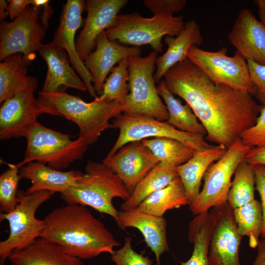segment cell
<instances>
[{
	"instance_id": "obj_1",
	"label": "cell",
	"mask_w": 265,
	"mask_h": 265,
	"mask_svg": "<svg viewBox=\"0 0 265 265\" xmlns=\"http://www.w3.org/2000/svg\"><path fill=\"white\" fill-rule=\"evenodd\" d=\"M163 77L169 90L186 102L203 125L207 141L227 149L257 122L262 106L252 95L213 83L187 58Z\"/></svg>"
},
{
	"instance_id": "obj_2",
	"label": "cell",
	"mask_w": 265,
	"mask_h": 265,
	"mask_svg": "<svg viewBox=\"0 0 265 265\" xmlns=\"http://www.w3.org/2000/svg\"><path fill=\"white\" fill-rule=\"evenodd\" d=\"M41 237L55 242L68 254L81 260L103 253L113 255L120 243L105 224L84 206L57 208L43 219Z\"/></svg>"
},
{
	"instance_id": "obj_3",
	"label": "cell",
	"mask_w": 265,
	"mask_h": 265,
	"mask_svg": "<svg viewBox=\"0 0 265 265\" xmlns=\"http://www.w3.org/2000/svg\"><path fill=\"white\" fill-rule=\"evenodd\" d=\"M85 170L73 185L60 193L61 198L67 204L89 206L115 220L119 211L113 206V199L125 201L130 193L114 171L103 162L90 160Z\"/></svg>"
},
{
	"instance_id": "obj_4",
	"label": "cell",
	"mask_w": 265,
	"mask_h": 265,
	"mask_svg": "<svg viewBox=\"0 0 265 265\" xmlns=\"http://www.w3.org/2000/svg\"><path fill=\"white\" fill-rule=\"evenodd\" d=\"M54 110L57 116L74 122L79 127V137L92 145L98 140L102 132L115 128L109 120L121 114V105L114 101H99L96 99L86 103L80 98L65 92L38 93Z\"/></svg>"
},
{
	"instance_id": "obj_5",
	"label": "cell",
	"mask_w": 265,
	"mask_h": 265,
	"mask_svg": "<svg viewBox=\"0 0 265 265\" xmlns=\"http://www.w3.org/2000/svg\"><path fill=\"white\" fill-rule=\"evenodd\" d=\"M185 24L182 15L160 14L145 18L133 12L119 14L114 25L105 33L111 41L128 46L148 45L158 53L163 51L162 37L177 36Z\"/></svg>"
},
{
	"instance_id": "obj_6",
	"label": "cell",
	"mask_w": 265,
	"mask_h": 265,
	"mask_svg": "<svg viewBox=\"0 0 265 265\" xmlns=\"http://www.w3.org/2000/svg\"><path fill=\"white\" fill-rule=\"evenodd\" d=\"M157 54L153 51L145 57L139 55L128 58L130 92L121 106L122 112L161 121L168 120V112L158 92L154 77Z\"/></svg>"
},
{
	"instance_id": "obj_7",
	"label": "cell",
	"mask_w": 265,
	"mask_h": 265,
	"mask_svg": "<svg viewBox=\"0 0 265 265\" xmlns=\"http://www.w3.org/2000/svg\"><path fill=\"white\" fill-rule=\"evenodd\" d=\"M26 148L21 167L37 161L61 171L84 156L88 144L78 137L75 140L69 134L44 127L38 122L27 132Z\"/></svg>"
},
{
	"instance_id": "obj_8",
	"label": "cell",
	"mask_w": 265,
	"mask_h": 265,
	"mask_svg": "<svg viewBox=\"0 0 265 265\" xmlns=\"http://www.w3.org/2000/svg\"><path fill=\"white\" fill-rule=\"evenodd\" d=\"M54 193L42 190L27 194L19 190L18 203L12 212H0V221L7 220L9 226L8 238L0 242V265H4L11 253L22 248L41 237L44 221L35 216L37 210Z\"/></svg>"
},
{
	"instance_id": "obj_9",
	"label": "cell",
	"mask_w": 265,
	"mask_h": 265,
	"mask_svg": "<svg viewBox=\"0 0 265 265\" xmlns=\"http://www.w3.org/2000/svg\"><path fill=\"white\" fill-rule=\"evenodd\" d=\"M112 123L115 128L119 129V133L108 156L113 155L130 142L141 141L150 137L176 139L195 151L205 150L213 146L208 143L204 136L181 131L167 121H161L149 117L124 113L114 118Z\"/></svg>"
},
{
	"instance_id": "obj_10",
	"label": "cell",
	"mask_w": 265,
	"mask_h": 265,
	"mask_svg": "<svg viewBox=\"0 0 265 265\" xmlns=\"http://www.w3.org/2000/svg\"><path fill=\"white\" fill-rule=\"evenodd\" d=\"M250 148L239 137L227 149L216 162L209 167L203 178V188L189 205V209L193 214L198 215L227 202L232 177Z\"/></svg>"
},
{
	"instance_id": "obj_11",
	"label": "cell",
	"mask_w": 265,
	"mask_h": 265,
	"mask_svg": "<svg viewBox=\"0 0 265 265\" xmlns=\"http://www.w3.org/2000/svg\"><path fill=\"white\" fill-rule=\"evenodd\" d=\"M227 51L224 48L217 52H210L193 46L187 58L213 83L225 84L238 92L254 96L255 87L246 59L237 51L233 56L227 55Z\"/></svg>"
},
{
	"instance_id": "obj_12",
	"label": "cell",
	"mask_w": 265,
	"mask_h": 265,
	"mask_svg": "<svg viewBox=\"0 0 265 265\" xmlns=\"http://www.w3.org/2000/svg\"><path fill=\"white\" fill-rule=\"evenodd\" d=\"M38 86L36 77L28 85L1 103L0 108V139L7 140L25 137L27 132L38 122L42 114L57 116L48 103L34 92Z\"/></svg>"
},
{
	"instance_id": "obj_13",
	"label": "cell",
	"mask_w": 265,
	"mask_h": 265,
	"mask_svg": "<svg viewBox=\"0 0 265 265\" xmlns=\"http://www.w3.org/2000/svg\"><path fill=\"white\" fill-rule=\"evenodd\" d=\"M41 11V6L30 5L11 22H0V62L10 55L19 53L31 60L38 52L47 30L39 21Z\"/></svg>"
},
{
	"instance_id": "obj_14",
	"label": "cell",
	"mask_w": 265,
	"mask_h": 265,
	"mask_svg": "<svg viewBox=\"0 0 265 265\" xmlns=\"http://www.w3.org/2000/svg\"><path fill=\"white\" fill-rule=\"evenodd\" d=\"M213 226L210 242V265H239L241 238L228 202L212 208Z\"/></svg>"
},
{
	"instance_id": "obj_15",
	"label": "cell",
	"mask_w": 265,
	"mask_h": 265,
	"mask_svg": "<svg viewBox=\"0 0 265 265\" xmlns=\"http://www.w3.org/2000/svg\"><path fill=\"white\" fill-rule=\"evenodd\" d=\"M102 162L112 169L130 194L139 182L159 162L141 141L130 142Z\"/></svg>"
},
{
	"instance_id": "obj_16",
	"label": "cell",
	"mask_w": 265,
	"mask_h": 265,
	"mask_svg": "<svg viewBox=\"0 0 265 265\" xmlns=\"http://www.w3.org/2000/svg\"><path fill=\"white\" fill-rule=\"evenodd\" d=\"M85 9V1L68 0L63 6L52 42L66 51L73 67L84 82L90 95L95 99L98 96L92 77L78 53L75 40L76 33L82 23V13Z\"/></svg>"
},
{
	"instance_id": "obj_17",
	"label": "cell",
	"mask_w": 265,
	"mask_h": 265,
	"mask_svg": "<svg viewBox=\"0 0 265 265\" xmlns=\"http://www.w3.org/2000/svg\"><path fill=\"white\" fill-rule=\"evenodd\" d=\"M128 2V0L85 1L87 17L76 41L78 53L83 61L95 48L98 36L114 25L118 13Z\"/></svg>"
},
{
	"instance_id": "obj_18",
	"label": "cell",
	"mask_w": 265,
	"mask_h": 265,
	"mask_svg": "<svg viewBox=\"0 0 265 265\" xmlns=\"http://www.w3.org/2000/svg\"><path fill=\"white\" fill-rule=\"evenodd\" d=\"M140 47L128 46L110 41L105 31L96 41L95 50L83 62L93 78V85L98 95H101L106 77L117 63L132 56H139Z\"/></svg>"
},
{
	"instance_id": "obj_19",
	"label": "cell",
	"mask_w": 265,
	"mask_h": 265,
	"mask_svg": "<svg viewBox=\"0 0 265 265\" xmlns=\"http://www.w3.org/2000/svg\"><path fill=\"white\" fill-rule=\"evenodd\" d=\"M38 52L46 61L48 67L41 92H65L68 88L87 91L84 82L70 64L68 54L64 49L52 42L42 44Z\"/></svg>"
},
{
	"instance_id": "obj_20",
	"label": "cell",
	"mask_w": 265,
	"mask_h": 265,
	"mask_svg": "<svg viewBox=\"0 0 265 265\" xmlns=\"http://www.w3.org/2000/svg\"><path fill=\"white\" fill-rule=\"evenodd\" d=\"M228 36L246 60L265 66V25L250 9L240 11Z\"/></svg>"
},
{
	"instance_id": "obj_21",
	"label": "cell",
	"mask_w": 265,
	"mask_h": 265,
	"mask_svg": "<svg viewBox=\"0 0 265 265\" xmlns=\"http://www.w3.org/2000/svg\"><path fill=\"white\" fill-rule=\"evenodd\" d=\"M122 229L132 227L141 233L147 245L155 254L157 265H160V256L169 250L166 237V221L163 217L140 212L135 208L119 211L115 220Z\"/></svg>"
},
{
	"instance_id": "obj_22",
	"label": "cell",
	"mask_w": 265,
	"mask_h": 265,
	"mask_svg": "<svg viewBox=\"0 0 265 265\" xmlns=\"http://www.w3.org/2000/svg\"><path fill=\"white\" fill-rule=\"evenodd\" d=\"M164 41L168 47L166 51L157 58V69L154 75L156 83H159L171 67L186 59L190 49L201 45L203 38L200 26L192 19L185 23L178 35L165 36Z\"/></svg>"
},
{
	"instance_id": "obj_23",
	"label": "cell",
	"mask_w": 265,
	"mask_h": 265,
	"mask_svg": "<svg viewBox=\"0 0 265 265\" xmlns=\"http://www.w3.org/2000/svg\"><path fill=\"white\" fill-rule=\"evenodd\" d=\"M8 259L12 265H83L81 259L66 253L60 245L41 237L13 251Z\"/></svg>"
},
{
	"instance_id": "obj_24",
	"label": "cell",
	"mask_w": 265,
	"mask_h": 265,
	"mask_svg": "<svg viewBox=\"0 0 265 265\" xmlns=\"http://www.w3.org/2000/svg\"><path fill=\"white\" fill-rule=\"evenodd\" d=\"M83 174L74 170L68 171L55 170L37 161L28 162L19 170L21 178L31 182V185L26 191L27 194L42 190L63 193Z\"/></svg>"
},
{
	"instance_id": "obj_25",
	"label": "cell",
	"mask_w": 265,
	"mask_h": 265,
	"mask_svg": "<svg viewBox=\"0 0 265 265\" xmlns=\"http://www.w3.org/2000/svg\"><path fill=\"white\" fill-rule=\"evenodd\" d=\"M226 150L224 146L213 145L205 150L195 152L188 161L175 167L189 205L199 195L202 180L209 167L218 160Z\"/></svg>"
},
{
	"instance_id": "obj_26",
	"label": "cell",
	"mask_w": 265,
	"mask_h": 265,
	"mask_svg": "<svg viewBox=\"0 0 265 265\" xmlns=\"http://www.w3.org/2000/svg\"><path fill=\"white\" fill-rule=\"evenodd\" d=\"M30 61L19 53L10 55L0 62V104L28 85L32 77L27 76Z\"/></svg>"
},
{
	"instance_id": "obj_27",
	"label": "cell",
	"mask_w": 265,
	"mask_h": 265,
	"mask_svg": "<svg viewBox=\"0 0 265 265\" xmlns=\"http://www.w3.org/2000/svg\"><path fill=\"white\" fill-rule=\"evenodd\" d=\"M157 88L166 104L169 116L167 121L181 131L205 137L206 131L190 106L186 103L183 105L180 100L174 97L164 80H160Z\"/></svg>"
},
{
	"instance_id": "obj_28",
	"label": "cell",
	"mask_w": 265,
	"mask_h": 265,
	"mask_svg": "<svg viewBox=\"0 0 265 265\" xmlns=\"http://www.w3.org/2000/svg\"><path fill=\"white\" fill-rule=\"evenodd\" d=\"M175 167L159 162L136 185L129 198L121 205V211L136 208L153 192L161 189L178 177Z\"/></svg>"
},
{
	"instance_id": "obj_29",
	"label": "cell",
	"mask_w": 265,
	"mask_h": 265,
	"mask_svg": "<svg viewBox=\"0 0 265 265\" xmlns=\"http://www.w3.org/2000/svg\"><path fill=\"white\" fill-rule=\"evenodd\" d=\"M189 205L185 189L179 177L169 185L147 197L135 209L140 212L163 217L165 212Z\"/></svg>"
},
{
	"instance_id": "obj_30",
	"label": "cell",
	"mask_w": 265,
	"mask_h": 265,
	"mask_svg": "<svg viewBox=\"0 0 265 265\" xmlns=\"http://www.w3.org/2000/svg\"><path fill=\"white\" fill-rule=\"evenodd\" d=\"M213 222L209 211L196 215L190 222L188 239L194 244L193 250L189 259L181 265H210L209 250Z\"/></svg>"
},
{
	"instance_id": "obj_31",
	"label": "cell",
	"mask_w": 265,
	"mask_h": 265,
	"mask_svg": "<svg viewBox=\"0 0 265 265\" xmlns=\"http://www.w3.org/2000/svg\"><path fill=\"white\" fill-rule=\"evenodd\" d=\"M141 141L159 162L174 167L186 162L196 152L182 142L169 138H146Z\"/></svg>"
},
{
	"instance_id": "obj_32",
	"label": "cell",
	"mask_w": 265,
	"mask_h": 265,
	"mask_svg": "<svg viewBox=\"0 0 265 265\" xmlns=\"http://www.w3.org/2000/svg\"><path fill=\"white\" fill-rule=\"evenodd\" d=\"M234 217L239 234L249 238L251 248L257 247L263 229L261 203L255 199L243 206L233 210Z\"/></svg>"
},
{
	"instance_id": "obj_33",
	"label": "cell",
	"mask_w": 265,
	"mask_h": 265,
	"mask_svg": "<svg viewBox=\"0 0 265 265\" xmlns=\"http://www.w3.org/2000/svg\"><path fill=\"white\" fill-rule=\"evenodd\" d=\"M234 175L227 198V202L233 210L255 199V179L252 165L244 159L238 166Z\"/></svg>"
},
{
	"instance_id": "obj_34",
	"label": "cell",
	"mask_w": 265,
	"mask_h": 265,
	"mask_svg": "<svg viewBox=\"0 0 265 265\" xmlns=\"http://www.w3.org/2000/svg\"><path fill=\"white\" fill-rule=\"evenodd\" d=\"M128 58L120 61L111 71L106 79L102 94L95 99L99 101H114L123 105L129 94Z\"/></svg>"
},
{
	"instance_id": "obj_35",
	"label": "cell",
	"mask_w": 265,
	"mask_h": 265,
	"mask_svg": "<svg viewBox=\"0 0 265 265\" xmlns=\"http://www.w3.org/2000/svg\"><path fill=\"white\" fill-rule=\"evenodd\" d=\"M5 163L9 168L0 175V210L1 212L8 213L15 209L18 203V187L22 179L19 175L21 166L19 163Z\"/></svg>"
},
{
	"instance_id": "obj_36",
	"label": "cell",
	"mask_w": 265,
	"mask_h": 265,
	"mask_svg": "<svg viewBox=\"0 0 265 265\" xmlns=\"http://www.w3.org/2000/svg\"><path fill=\"white\" fill-rule=\"evenodd\" d=\"M112 260L117 265H152V261L148 256L136 252L132 246V238L124 239L123 246L115 251L111 255Z\"/></svg>"
},
{
	"instance_id": "obj_37",
	"label": "cell",
	"mask_w": 265,
	"mask_h": 265,
	"mask_svg": "<svg viewBox=\"0 0 265 265\" xmlns=\"http://www.w3.org/2000/svg\"><path fill=\"white\" fill-rule=\"evenodd\" d=\"M240 137L251 148L265 146V106H262L256 124L243 132Z\"/></svg>"
},
{
	"instance_id": "obj_38",
	"label": "cell",
	"mask_w": 265,
	"mask_h": 265,
	"mask_svg": "<svg viewBox=\"0 0 265 265\" xmlns=\"http://www.w3.org/2000/svg\"><path fill=\"white\" fill-rule=\"evenodd\" d=\"M251 80L254 86V96L265 106V66L254 61L247 60Z\"/></svg>"
},
{
	"instance_id": "obj_39",
	"label": "cell",
	"mask_w": 265,
	"mask_h": 265,
	"mask_svg": "<svg viewBox=\"0 0 265 265\" xmlns=\"http://www.w3.org/2000/svg\"><path fill=\"white\" fill-rule=\"evenodd\" d=\"M143 3L154 15L174 13L182 10L186 4V0H144Z\"/></svg>"
},
{
	"instance_id": "obj_40",
	"label": "cell",
	"mask_w": 265,
	"mask_h": 265,
	"mask_svg": "<svg viewBox=\"0 0 265 265\" xmlns=\"http://www.w3.org/2000/svg\"><path fill=\"white\" fill-rule=\"evenodd\" d=\"M252 166L255 175V189L258 191L261 200L263 220L261 236L265 238V166L255 164Z\"/></svg>"
},
{
	"instance_id": "obj_41",
	"label": "cell",
	"mask_w": 265,
	"mask_h": 265,
	"mask_svg": "<svg viewBox=\"0 0 265 265\" xmlns=\"http://www.w3.org/2000/svg\"><path fill=\"white\" fill-rule=\"evenodd\" d=\"M8 12L10 18L13 20L19 16L30 5L33 0H8Z\"/></svg>"
},
{
	"instance_id": "obj_42",
	"label": "cell",
	"mask_w": 265,
	"mask_h": 265,
	"mask_svg": "<svg viewBox=\"0 0 265 265\" xmlns=\"http://www.w3.org/2000/svg\"><path fill=\"white\" fill-rule=\"evenodd\" d=\"M244 160L252 165L265 166V146L251 147L246 155Z\"/></svg>"
},
{
	"instance_id": "obj_43",
	"label": "cell",
	"mask_w": 265,
	"mask_h": 265,
	"mask_svg": "<svg viewBox=\"0 0 265 265\" xmlns=\"http://www.w3.org/2000/svg\"><path fill=\"white\" fill-rule=\"evenodd\" d=\"M49 1L48 0H33L32 4L42 7L41 23L47 28L48 27V21L53 13V10L49 4Z\"/></svg>"
},
{
	"instance_id": "obj_44",
	"label": "cell",
	"mask_w": 265,
	"mask_h": 265,
	"mask_svg": "<svg viewBox=\"0 0 265 265\" xmlns=\"http://www.w3.org/2000/svg\"><path fill=\"white\" fill-rule=\"evenodd\" d=\"M257 248V256L251 265H265V238L260 240Z\"/></svg>"
},
{
	"instance_id": "obj_45",
	"label": "cell",
	"mask_w": 265,
	"mask_h": 265,
	"mask_svg": "<svg viewBox=\"0 0 265 265\" xmlns=\"http://www.w3.org/2000/svg\"><path fill=\"white\" fill-rule=\"evenodd\" d=\"M258 7V14L261 21L265 25V0L254 1Z\"/></svg>"
},
{
	"instance_id": "obj_46",
	"label": "cell",
	"mask_w": 265,
	"mask_h": 265,
	"mask_svg": "<svg viewBox=\"0 0 265 265\" xmlns=\"http://www.w3.org/2000/svg\"><path fill=\"white\" fill-rule=\"evenodd\" d=\"M8 2L5 0H0V20L3 21L8 14Z\"/></svg>"
}]
</instances>
